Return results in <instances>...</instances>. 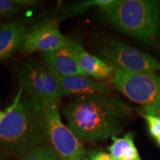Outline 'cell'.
Segmentation results:
<instances>
[{
    "instance_id": "6da1fadb",
    "label": "cell",
    "mask_w": 160,
    "mask_h": 160,
    "mask_svg": "<svg viewBox=\"0 0 160 160\" xmlns=\"http://www.w3.org/2000/svg\"><path fill=\"white\" fill-rule=\"evenodd\" d=\"M133 108L113 94L77 96L64 106L62 113L67 126L82 142L117 137Z\"/></svg>"
},
{
    "instance_id": "7a4b0ae2",
    "label": "cell",
    "mask_w": 160,
    "mask_h": 160,
    "mask_svg": "<svg viewBox=\"0 0 160 160\" xmlns=\"http://www.w3.org/2000/svg\"><path fill=\"white\" fill-rule=\"evenodd\" d=\"M48 139V117L39 100L24 91L23 84L0 123V150L20 158Z\"/></svg>"
},
{
    "instance_id": "3957f363",
    "label": "cell",
    "mask_w": 160,
    "mask_h": 160,
    "mask_svg": "<svg viewBox=\"0 0 160 160\" xmlns=\"http://www.w3.org/2000/svg\"><path fill=\"white\" fill-rule=\"evenodd\" d=\"M101 9L117 28L146 43L154 41L159 33V0H114Z\"/></svg>"
},
{
    "instance_id": "277c9868",
    "label": "cell",
    "mask_w": 160,
    "mask_h": 160,
    "mask_svg": "<svg viewBox=\"0 0 160 160\" xmlns=\"http://www.w3.org/2000/svg\"><path fill=\"white\" fill-rule=\"evenodd\" d=\"M110 64L114 71L109 80L113 88L142 107H160V76L153 72L128 71Z\"/></svg>"
},
{
    "instance_id": "5b68a950",
    "label": "cell",
    "mask_w": 160,
    "mask_h": 160,
    "mask_svg": "<svg viewBox=\"0 0 160 160\" xmlns=\"http://www.w3.org/2000/svg\"><path fill=\"white\" fill-rule=\"evenodd\" d=\"M101 59L135 72H153L160 70V63L151 55L108 36H99L92 44Z\"/></svg>"
},
{
    "instance_id": "8992f818",
    "label": "cell",
    "mask_w": 160,
    "mask_h": 160,
    "mask_svg": "<svg viewBox=\"0 0 160 160\" xmlns=\"http://www.w3.org/2000/svg\"><path fill=\"white\" fill-rule=\"evenodd\" d=\"M48 117V134L51 146L62 160H88L83 142L62 122L60 101L42 102Z\"/></svg>"
},
{
    "instance_id": "52a82bcc",
    "label": "cell",
    "mask_w": 160,
    "mask_h": 160,
    "mask_svg": "<svg viewBox=\"0 0 160 160\" xmlns=\"http://www.w3.org/2000/svg\"><path fill=\"white\" fill-rule=\"evenodd\" d=\"M19 77L24 91L42 103L60 101L62 97L57 78L36 60H26Z\"/></svg>"
},
{
    "instance_id": "ba28073f",
    "label": "cell",
    "mask_w": 160,
    "mask_h": 160,
    "mask_svg": "<svg viewBox=\"0 0 160 160\" xmlns=\"http://www.w3.org/2000/svg\"><path fill=\"white\" fill-rule=\"evenodd\" d=\"M68 44V37L60 31L59 20L48 18L28 28L19 51L25 55L36 52L43 53L62 48Z\"/></svg>"
},
{
    "instance_id": "9c48e42d",
    "label": "cell",
    "mask_w": 160,
    "mask_h": 160,
    "mask_svg": "<svg viewBox=\"0 0 160 160\" xmlns=\"http://www.w3.org/2000/svg\"><path fill=\"white\" fill-rule=\"evenodd\" d=\"M68 39L70 48L79 67L86 75L99 81H109L111 79L114 71L108 62L88 53L77 38L70 37Z\"/></svg>"
},
{
    "instance_id": "30bf717a",
    "label": "cell",
    "mask_w": 160,
    "mask_h": 160,
    "mask_svg": "<svg viewBox=\"0 0 160 160\" xmlns=\"http://www.w3.org/2000/svg\"><path fill=\"white\" fill-rule=\"evenodd\" d=\"M61 97L73 95L113 94V92L105 82L87 75H74L57 77Z\"/></svg>"
},
{
    "instance_id": "8fae6325",
    "label": "cell",
    "mask_w": 160,
    "mask_h": 160,
    "mask_svg": "<svg viewBox=\"0 0 160 160\" xmlns=\"http://www.w3.org/2000/svg\"><path fill=\"white\" fill-rule=\"evenodd\" d=\"M42 57L46 68L56 78L86 75L79 67L69 44L62 48L42 53Z\"/></svg>"
},
{
    "instance_id": "7c38bea8",
    "label": "cell",
    "mask_w": 160,
    "mask_h": 160,
    "mask_svg": "<svg viewBox=\"0 0 160 160\" xmlns=\"http://www.w3.org/2000/svg\"><path fill=\"white\" fill-rule=\"evenodd\" d=\"M28 28L23 21L0 24V62L20 51Z\"/></svg>"
},
{
    "instance_id": "4fadbf2b",
    "label": "cell",
    "mask_w": 160,
    "mask_h": 160,
    "mask_svg": "<svg viewBox=\"0 0 160 160\" xmlns=\"http://www.w3.org/2000/svg\"><path fill=\"white\" fill-rule=\"evenodd\" d=\"M113 143L108 147L110 154L114 160H142L136 148L133 134L127 133L123 137H112Z\"/></svg>"
},
{
    "instance_id": "5bb4252c",
    "label": "cell",
    "mask_w": 160,
    "mask_h": 160,
    "mask_svg": "<svg viewBox=\"0 0 160 160\" xmlns=\"http://www.w3.org/2000/svg\"><path fill=\"white\" fill-rule=\"evenodd\" d=\"M39 4L37 0H0V19L11 17Z\"/></svg>"
},
{
    "instance_id": "9a60e30c",
    "label": "cell",
    "mask_w": 160,
    "mask_h": 160,
    "mask_svg": "<svg viewBox=\"0 0 160 160\" xmlns=\"http://www.w3.org/2000/svg\"><path fill=\"white\" fill-rule=\"evenodd\" d=\"M114 0H88L71 6L68 8L65 9L60 14L59 21H63L72 17L82 13L93 7H99L101 8L113 3Z\"/></svg>"
},
{
    "instance_id": "2e32d148",
    "label": "cell",
    "mask_w": 160,
    "mask_h": 160,
    "mask_svg": "<svg viewBox=\"0 0 160 160\" xmlns=\"http://www.w3.org/2000/svg\"><path fill=\"white\" fill-rule=\"evenodd\" d=\"M18 160H62L52 146H40Z\"/></svg>"
},
{
    "instance_id": "e0dca14e",
    "label": "cell",
    "mask_w": 160,
    "mask_h": 160,
    "mask_svg": "<svg viewBox=\"0 0 160 160\" xmlns=\"http://www.w3.org/2000/svg\"><path fill=\"white\" fill-rule=\"evenodd\" d=\"M139 114L143 117L146 122L148 124V127L150 133L156 139L160 137V119L150 114H145V113H139Z\"/></svg>"
},
{
    "instance_id": "ac0fdd59",
    "label": "cell",
    "mask_w": 160,
    "mask_h": 160,
    "mask_svg": "<svg viewBox=\"0 0 160 160\" xmlns=\"http://www.w3.org/2000/svg\"><path fill=\"white\" fill-rule=\"evenodd\" d=\"M88 160H114L111 155L105 151L93 150L88 153Z\"/></svg>"
},
{
    "instance_id": "d6986e66",
    "label": "cell",
    "mask_w": 160,
    "mask_h": 160,
    "mask_svg": "<svg viewBox=\"0 0 160 160\" xmlns=\"http://www.w3.org/2000/svg\"><path fill=\"white\" fill-rule=\"evenodd\" d=\"M139 113L154 116V117H157L160 119V107H153V106L142 107Z\"/></svg>"
},
{
    "instance_id": "ffe728a7",
    "label": "cell",
    "mask_w": 160,
    "mask_h": 160,
    "mask_svg": "<svg viewBox=\"0 0 160 160\" xmlns=\"http://www.w3.org/2000/svg\"><path fill=\"white\" fill-rule=\"evenodd\" d=\"M4 116H5V111H0V123H1V122L2 121Z\"/></svg>"
},
{
    "instance_id": "44dd1931",
    "label": "cell",
    "mask_w": 160,
    "mask_h": 160,
    "mask_svg": "<svg viewBox=\"0 0 160 160\" xmlns=\"http://www.w3.org/2000/svg\"><path fill=\"white\" fill-rule=\"evenodd\" d=\"M0 160H5V157H4V155H3L2 152L1 150H0Z\"/></svg>"
},
{
    "instance_id": "7402d4cb",
    "label": "cell",
    "mask_w": 160,
    "mask_h": 160,
    "mask_svg": "<svg viewBox=\"0 0 160 160\" xmlns=\"http://www.w3.org/2000/svg\"><path fill=\"white\" fill-rule=\"evenodd\" d=\"M157 142H158V144H159V145H160V137L158 138V139H157Z\"/></svg>"
}]
</instances>
